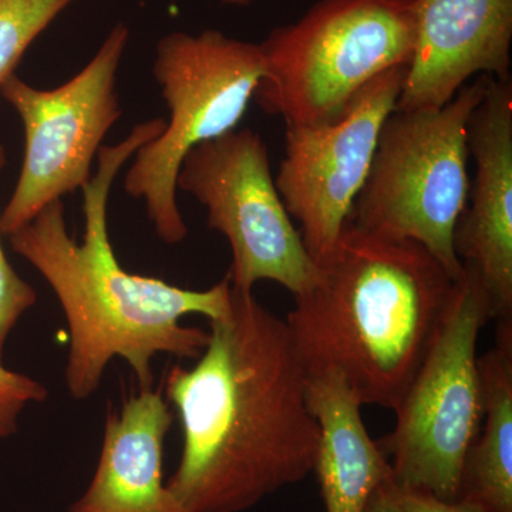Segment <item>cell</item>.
Returning a JSON list of instances; mask_svg holds the SVG:
<instances>
[{"label": "cell", "instance_id": "6da1fadb", "mask_svg": "<svg viewBox=\"0 0 512 512\" xmlns=\"http://www.w3.org/2000/svg\"><path fill=\"white\" fill-rule=\"evenodd\" d=\"M208 322L197 363L165 380L183 431L167 487L187 512H244L313 473L319 424L285 319L232 289L227 315Z\"/></svg>", "mask_w": 512, "mask_h": 512}, {"label": "cell", "instance_id": "7a4b0ae2", "mask_svg": "<svg viewBox=\"0 0 512 512\" xmlns=\"http://www.w3.org/2000/svg\"><path fill=\"white\" fill-rule=\"evenodd\" d=\"M164 127L163 119L146 121L116 146L100 147L97 173L83 188L82 244L67 232L62 200L47 205L9 235L10 247L45 278L66 316V384L74 400H87L97 392L114 357L133 369L140 389H151L158 355L195 360L207 346L208 332L184 326L181 319H220L231 308L227 276L210 289L192 291L130 274L111 247L107 202L114 178L128 158L160 136Z\"/></svg>", "mask_w": 512, "mask_h": 512}, {"label": "cell", "instance_id": "3957f363", "mask_svg": "<svg viewBox=\"0 0 512 512\" xmlns=\"http://www.w3.org/2000/svg\"><path fill=\"white\" fill-rule=\"evenodd\" d=\"M285 319L308 376L339 373L362 406L394 410L446 312L454 279L421 245L346 224Z\"/></svg>", "mask_w": 512, "mask_h": 512}, {"label": "cell", "instance_id": "277c9868", "mask_svg": "<svg viewBox=\"0 0 512 512\" xmlns=\"http://www.w3.org/2000/svg\"><path fill=\"white\" fill-rule=\"evenodd\" d=\"M490 77L464 84L440 109H394L387 116L348 220L376 237L416 242L454 281L463 274L454 232L470 188L468 120Z\"/></svg>", "mask_w": 512, "mask_h": 512}, {"label": "cell", "instance_id": "5b68a950", "mask_svg": "<svg viewBox=\"0 0 512 512\" xmlns=\"http://www.w3.org/2000/svg\"><path fill=\"white\" fill-rule=\"evenodd\" d=\"M420 0H320L261 43L254 99L286 126L328 121L377 76L409 66Z\"/></svg>", "mask_w": 512, "mask_h": 512}, {"label": "cell", "instance_id": "8992f818", "mask_svg": "<svg viewBox=\"0 0 512 512\" xmlns=\"http://www.w3.org/2000/svg\"><path fill=\"white\" fill-rule=\"evenodd\" d=\"M153 73L170 120L138 148L124 188L146 202L158 237L173 245L188 234L177 204L181 163L192 148L235 130L265 76V60L261 46L218 30L173 32L158 42Z\"/></svg>", "mask_w": 512, "mask_h": 512}, {"label": "cell", "instance_id": "52a82bcc", "mask_svg": "<svg viewBox=\"0 0 512 512\" xmlns=\"http://www.w3.org/2000/svg\"><path fill=\"white\" fill-rule=\"evenodd\" d=\"M490 319L483 286L463 265L429 352L393 410L396 426L377 441L396 483L456 500L483 419L477 345Z\"/></svg>", "mask_w": 512, "mask_h": 512}, {"label": "cell", "instance_id": "ba28073f", "mask_svg": "<svg viewBox=\"0 0 512 512\" xmlns=\"http://www.w3.org/2000/svg\"><path fill=\"white\" fill-rule=\"evenodd\" d=\"M177 188L207 208L208 227L228 239L232 289L252 292L274 281L299 295L318 278L276 190L268 147L255 131L232 130L192 148L178 171Z\"/></svg>", "mask_w": 512, "mask_h": 512}, {"label": "cell", "instance_id": "9c48e42d", "mask_svg": "<svg viewBox=\"0 0 512 512\" xmlns=\"http://www.w3.org/2000/svg\"><path fill=\"white\" fill-rule=\"evenodd\" d=\"M128 37L124 23L114 26L82 72L57 89H35L16 74L0 87L25 130V157L0 215V234L9 237L47 205L89 184L93 158L121 116L117 72Z\"/></svg>", "mask_w": 512, "mask_h": 512}, {"label": "cell", "instance_id": "30bf717a", "mask_svg": "<svg viewBox=\"0 0 512 512\" xmlns=\"http://www.w3.org/2000/svg\"><path fill=\"white\" fill-rule=\"evenodd\" d=\"M406 72L407 66H400L380 74L333 119L286 126L276 190L316 265L336 247L348 224Z\"/></svg>", "mask_w": 512, "mask_h": 512}, {"label": "cell", "instance_id": "8fae6325", "mask_svg": "<svg viewBox=\"0 0 512 512\" xmlns=\"http://www.w3.org/2000/svg\"><path fill=\"white\" fill-rule=\"evenodd\" d=\"M476 161L454 249L487 296L490 318L512 320V79L490 77L467 127Z\"/></svg>", "mask_w": 512, "mask_h": 512}, {"label": "cell", "instance_id": "7c38bea8", "mask_svg": "<svg viewBox=\"0 0 512 512\" xmlns=\"http://www.w3.org/2000/svg\"><path fill=\"white\" fill-rule=\"evenodd\" d=\"M512 0H420L396 109H440L473 76H511Z\"/></svg>", "mask_w": 512, "mask_h": 512}, {"label": "cell", "instance_id": "4fadbf2b", "mask_svg": "<svg viewBox=\"0 0 512 512\" xmlns=\"http://www.w3.org/2000/svg\"><path fill=\"white\" fill-rule=\"evenodd\" d=\"M171 424L161 389H140L110 412L96 473L70 512H187L163 478Z\"/></svg>", "mask_w": 512, "mask_h": 512}, {"label": "cell", "instance_id": "5bb4252c", "mask_svg": "<svg viewBox=\"0 0 512 512\" xmlns=\"http://www.w3.org/2000/svg\"><path fill=\"white\" fill-rule=\"evenodd\" d=\"M308 403L319 424L313 471L326 512H365L370 495L392 476V468L366 429L362 403L332 370L308 376Z\"/></svg>", "mask_w": 512, "mask_h": 512}, {"label": "cell", "instance_id": "9a60e30c", "mask_svg": "<svg viewBox=\"0 0 512 512\" xmlns=\"http://www.w3.org/2000/svg\"><path fill=\"white\" fill-rule=\"evenodd\" d=\"M497 323V343L478 357L483 419L456 500L483 512H512V320Z\"/></svg>", "mask_w": 512, "mask_h": 512}, {"label": "cell", "instance_id": "2e32d148", "mask_svg": "<svg viewBox=\"0 0 512 512\" xmlns=\"http://www.w3.org/2000/svg\"><path fill=\"white\" fill-rule=\"evenodd\" d=\"M73 2L76 0H0V87L15 74L33 40Z\"/></svg>", "mask_w": 512, "mask_h": 512}, {"label": "cell", "instance_id": "e0dca14e", "mask_svg": "<svg viewBox=\"0 0 512 512\" xmlns=\"http://www.w3.org/2000/svg\"><path fill=\"white\" fill-rule=\"evenodd\" d=\"M365 512H483L460 500H443L433 493L396 483L392 476L377 485Z\"/></svg>", "mask_w": 512, "mask_h": 512}, {"label": "cell", "instance_id": "ac0fdd59", "mask_svg": "<svg viewBox=\"0 0 512 512\" xmlns=\"http://www.w3.org/2000/svg\"><path fill=\"white\" fill-rule=\"evenodd\" d=\"M5 164V147L0 146V171ZM36 302L35 289L16 274L0 242V362H3L10 333L16 328L20 318L32 309Z\"/></svg>", "mask_w": 512, "mask_h": 512}, {"label": "cell", "instance_id": "d6986e66", "mask_svg": "<svg viewBox=\"0 0 512 512\" xmlns=\"http://www.w3.org/2000/svg\"><path fill=\"white\" fill-rule=\"evenodd\" d=\"M47 394L45 384L13 372L0 362V439L13 436L23 410L29 404L45 402Z\"/></svg>", "mask_w": 512, "mask_h": 512}, {"label": "cell", "instance_id": "ffe728a7", "mask_svg": "<svg viewBox=\"0 0 512 512\" xmlns=\"http://www.w3.org/2000/svg\"><path fill=\"white\" fill-rule=\"evenodd\" d=\"M227 2L239 3V5H242V3L247 2V0H227Z\"/></svg>", "mask_w": 512, "mask_h": 512}]
</instances>
